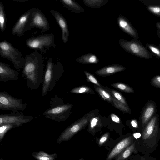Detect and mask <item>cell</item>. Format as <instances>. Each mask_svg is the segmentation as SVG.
<instances>
[{
	"mask_svg": "<svg viewBox=\"0 0 160 160\" xmlns=\"http://www.w3.org/2000/svg\"><path fill=\"white\" fill-rule=\"evenodd\" d=\"M35 28L42 30L43 32L49 30L48 21L45 15L39 8H33L31 18L28 30Z\"/></svg>",
	"mask_w": 160,
	"mask_h": 160,
	"instance_id": "obj_8",
	"label": "cell"
},
{
	"mask_svg": "<svg viewBox=\"0 0 160 160\" xmlns=\"http://www.w3.org/2000/svg\"><path fill=\"white\" fill-rule=\"evenodd\" d=\"M131 137H128L122 140L113 148L108 157L107 159L110 160L126 148L131 142Z\"/></svg>",
	"mask_w": 160,
	"mask_h": 160,
	"instance_id": "obj_18",
	"label": "cell"
},
{
	"mask_svg": "<svg viewBox=\"0 0 160 160\" xmlns=\"http://www.w3.org/2000/svg\"><path fill=\"white\" fill-rule=\"evenodd\" d=\"M19 73L10 67L9 64L0 62V81H15L18 79Z\"/></svg>",
	"mask_w": 160,
	"mask_h": 160,
	"instance_id": "obj_14",
	"label": "cell"
},
{
	"mask_svg": "<svg viewBox=\"0 0 160 160\" xmlns=\"http://www.w3.org/2000/svg\"><path fill=\"white\" fill-rule=\"evenodd\" d=\"M117 24L119 28L125 32L132 37H137V33L128 20L123 16L120 15L117 19Z\"/></svg>",
	"mask_w": 160,
	"mask_h": 160,
	"instance_id": "obj_17",
	"label": "cell"
},
{
	"mask_svg": "<svg viewBox=\"0 0 160 160\" xmlns=\"http://www.w3.org/2000/svg\"><path fill=\"white\" fill-rule=\"evenodd\" d=\"M150 83L154 87L160 88V75H156L152 78Z\"/></svg>",
	"mask_w": 160,
	"mask_h": 160,
	"instance_id": "obj_33",
	"label": "cell"
},
{
	"mask_svg": "<svg viewBox=\"0 0 160 160\" xmlns=\"http://www.w3.org/2000/svg\"><path fill=\"white\" fill-rule=\"evenodd\" d=\"M148 9L152 13L160 16V7L158 6H149Z\"/></svg>",
	"mask_w": 160,
	"mask_h": 160,
	"instance_id": "obj_34",
	"label": "cell"
},
{
	"mask_svg": "<svg viewBox=\"0 0 160 160\" xmlns=\"http://www.w3.org/2000/svg\"><path fill=\"white\" fill-rule=\"evenodd\" d=\"M126 68L119 64H114L103 67L96 71L97 74L102 77H106L117 72L124 70Z\"/></svg>",
	"mask_w": 160,
	"mask_h": 160,
	"instance_id": "obj_16",
	"label": "cell"
},
{
	"mask_svg": "<svg viewBox=\"0 0 160 160\" xmlns=\"http://www.w3.org/2000/svg\"><path fill=\"white\" fill-rule=\"evenodd\" d=\"M90 128L94 129L99 124L101 123V119L99 117H94L90 120Z\"/></svg>",
	"mask_w": 160,
	"mask_h": 160,
	"instance_id": "obj_32",
	"label": "cell"
},
{
	"mask_svg": "<svg viewBox=\"0 0 160 160\" xmlns=\"http://www.w3.org/2000/svg\"><path fill=\"white\" fill-rule=\"evenodd\" d=\"M118 42L121 47L127 52L142 58H150V55L146 49L137 42L122 38L120 39Z\"/></svg>",
	"mask_w": 160,
	"mask_h": 160,
	"instance_id": "obj_9",
	"label": "cell"
},
{
	"mask_svg": "<svg viewBox=\"0 0 160 160\" xmlns=\"http://www.w3.org/2000/svg\"><path fill=\"white\" fill-rule=\"evenodd\" d=\"M32 9L25 12L19 18L12 28V35L21 37L28 31V29L30 23L32 16Z\"/></svg>",
	"mask_w": 160,
	"mask_h": 160,
	"instance_id": "obj_10",
	"label": "cell"
},
{
	"mask_svg": "<svg viewBox=\"0 0 160 160\" xmlns=\"http://www.w3.org/2000/svg\"><path fill=\"white\" fill-rule=\"evenodd\" d=\"M25 58L22 76L26 80L28 88L32 90L37 89L42 83L44 73L43 58L35 51L26 55Z\"/></svg>",
	"mask_w": 160,
	"mask_h": 160,
	"instance_id": "obj_1",
	"label": "cell"
},
{
	"mask_svg": "<svg viewBox=\"0 0 160 160\" xmlns=\"http://www.w3.org/2000/svg\"><path fill=\"white\" fill-rule=\"evenodd\" d=\"M148 48L152 52L160 57V50L159 49L152 45H149Z\"/></svg>",
	"mask_w": 160,
	"mask_h": 160,
	"instance_id": "obj_35",
	"label": "cell"
},
{
	"mask_svg": "<svg viewBox=\"0 0 160 160\" xmlns=\"http://www.w3.org/2000/svg\"><path fill=\"white\" fill-rule=\"evenodd\" d=\"M157 27L160 30V23H157L156 24Z\"/></svg>",
	"mask_w": 160,
	"mask_h": 160,
	"instance_id": "obj_41",
	"label": "cell"
},
{
	"mask_svg": "<svg viewBox=\"0 0 160 160\" xmlns=\"http://www.w3.org/2000/svg\"><path fill=\"white\" fill-rule=\"evenodd\" d=\"M109 0H82L83 3L88 7L92 8H101L104 6Z\"/></svg>",
	"mask_w": 160,
	"mask_h": 160,
	"instance_id": "obj_23",
	"label": "cell"
},
{
	"mask_svg": "<svg viewBox=\"0 0 160 160\" xmlns=\"http://www.w3.org/2000/svg\"><path fill=\"white\" fill-rule=\"evenodd\" d=\"M111 85L113 87L126 93L134 92V91L132 88L124 83L117 82L111 84Z\"/></svg>",
	"mask_w": 160,
	"mask_h": 160,
	"instance_id": "obj_25",
	"label": "cell"
},
{
	"mask_svg": "<svg viewBox=\"0 0 160 160\" xmlns=\"http://www.w3.org/2000/svg\"><path fill=\"white\" fill-rule=\"evenodd\" d=\"M94 88L96 91L102 98L112 104V95L109 90H106L96 85H94Z\"/></svg>",
	"mask_w": 160,
	"mask_h": 160,
	"instance_id": "obj_22",
	"label": "cell"
},
{
	"mask_svg": "<svg viewBox=\"0 0 160 160\" xmlns=\"http://www.w3.org/2000/svg\"><path fill=\"white\" fill-rule=\"evenodd\" d=\"M21 99L16 98L7 91L0 92V110H7L17 112L27 108V104Z\"/></svg>",
	"mask_w": 160,
	"mask_h": 160,
	"instance_id": "obj_7",
	"label": "cell"
},
{
	"mask_svg": "<svg viewBox=\"0 0 160 160\" xmlns=\"http://www.w3.org/2000/svg\"><path fill=\"white\" fill-rule=\"evenodd\" d=\"M7 26V19L3 4L0 2V28L1 31H4Z\"/></svg>",
	"mask_w": 160,
	"mask_h": 160,
	"instance_id": "obj_24",
	"label": "cell"
},
{
	"mask_svg": "<svg viewBox=\"0 0 160 160\" xmlns=\"http://www.w3.org/2000/svg\"><path fill=\"white\" fill-rule=\"evenodd\" d=\"M13 1H14L16 2H27L30 0H12Z\"/></svg>",
	"mask_w": 160,
	"mask_h": 160,
	"instance_id": "obj_40",
	"label": "cell"
},
{
	"mask_svg": "<svg viewBox=\"0 0 160 160\" xmlns=\"http://www.w3.org/2000/svg\"><path fill=\"white\" fill-rule=\"evenodd\" d=\"M76 60L78 62L83 64H96L99 62L97 56L92 53L84 54L78 58Z\"/></svg>",
	"mask_w": 160,
	"mask_h": 160,
	"instance_id": "obj_20",
	"label": "cell"
},
{
	"mask_svg": "<svg viewBox=\"0 0 160 160\" xmlns=\"http://www.w3.org/2000/svg\"><path fill=\"white\" fill-rule=\"evenodd\" d=\"M134 148L133 144L128 147L120 155L116 160H123L127 158L130 155Z\"/></svg>",
	"mask_w": 160,
	"mask_h": 160,
	"instance_id": "obj_30",
	"label": "cell"
},
{
	"mask_svg": "<svg viewBox=\"0 0 160 160\" xmlns=\"http://www.w3.org/2000/svg\"><path fill=\"white\" fill-rule=\"evenodd\" d=\"M21 123H15L4 125L0 126V140L1 141L6 133L12 128L22 125Z\"/></svg>",
	"mask_w": 160,
	"mask_h": 160,
	"instance_id": "obj_26",
	"label": "cell"
},
{
	"mask_svg": "<svg viewBox=\"0 0 160 160\" xmlns=\"http://www.w3.org/2000/svg\"><path fill=\"white\" fill-rule=\"evenodd\" d=\"M112 121L116 123H120L121 120L120 118L114 113H111L110 115Z\"/></svg>",
	"mask_w": 160,
	"mask_h": 160,
	"instance_id": "obj_37",
	"label": "cell"
},
{
	"mask_svg": "<svg viewBox=\"0 0 160 160\" xmlns=\"http://www.w3.org/2000/svg\"><path fill=\"white\" fill-rule=\"evenodd\" d=\"M49 103L50 107L44 111L42 115L46 118L58 122L66 120L73 106L71 103H63L62 99L57 94L50 99Z\"/></svg>",
	"mask_w": 160,
	"mask_h": 160,
	"instance_id": "obj_3",
	"label": "cell"
},
{
	"mask_svg": "<svg viewBox=\"0 0 160 160\" xmlns=\"http://www.w3.org/2000/svg\"><path fill=\"white\" fill-rule=\"evenodd\" d=\"M25 44L29 48L39 50L44 53H46L47 50H49L50 48H55L56 46L53 33L32 37L26 40Z\"/></svg>",
	"mask_w": 160,
	"mask_h": 160,
	"instance_id": "obj_5",
	"label": "cell"
},
{
	"mask_svg": "<svg viewBox=\"0 0 160 160\" xmlns=\"http://www.w3.org/2000/svg\"><path fill=\"white\" fill-rule=\"evenodd\" d=\"M50 12L60 27L62 40L64 44H66L68 41L69 36L68 25L66 19L60 12L56 10L51 9Z\"/></svg>",
	"mask_w": 160,
	"mask_h": 160,
	"instance_id": "obj_12",
	"label": "cell"
},
{
	"mask_svg": "<svg viewBox=\"0 0 160 160\" xmlns=\"http://www.w3.org/2000/svg\"><path fill=\"white\" fill-rule=\"evenodd\" d=\"M133 136L135 138L138 139L141 137V134L139 132H136L133 134Z\"/></svg>",
	"mask_w": 160,
	"mask_h": 160,
	"instance_id": "obj_39",
	"label": "cell"
},
{
	"mask_svg": "<svg viewBox=\"0 0 160 160\" xmlns=\"http://www.w3.org/2000/svg\"><path fill=\"white\" fill-rule=\"evenodd\" d=\"M70 92L71 93H88L95 94L92 90L86 86H80L75 88L71 89Z\"/></svg>",
	"mask_w": 160,
	"mask_h": 160,
	"instance_id": "obj_28",
	"label": "cell"
},
{
	"mask_svg": "<svg viewBox=\"0 0 160 160\" xmlns=\"http://www.w3.org/2000/svg\"><path fill=\"white\" fill-rule=\"evenodd\" d=\"M0 55L1 57L11 61L15 68L18 70H20L24 66L25 58L22 53L7 41L0 42Z\"/></svg>",
	"mask_w": 160,
	"mask_h": 160,
	"instance_id": "obj_4",
	"label": "cell"
},
{
	"mask_svg": "<svg viewBox=\"0 0 160 160\" xmlns=\"http://www.w3.org/2000/svg\"><path fill=\"white\" fill-rule=\"evenodd\" d=\"M96 112V110L92 111L69 126L60 135L57 140L58 143L70 139L87 124L90 120L95 116Z\"/></svg>",
	"mask_w": 160,
	"mask_h": 160,
	"instance_id": "obj_6",
	"label": "cell"
},
{
	"mask_svg": "<svg viewBox=\"0 0 160 160\" xmlns=\"http://www.w3.org/2000/svg\"><path fill=\"white\" fill-rule=\"evenodd\" d=\"M156 112V106L155 102L152 100H149L143 108L139 120L143 126L147 123L155 115Z\"/></svg>",
	"mask_w": 160,
	"mask_h": 160,
	"instance_id": "obj_13",
	"label": "cell"
},
{
	"mask_svg": "<svg viewBox=\"0 0 160 160\" xmlns=\"http://www.w3.org/2000/svg\"><path fill=\"white\" fill-rule=\"evenodd\" d=\"M84 72L87 78L88 82H91L98 87H102L101 85L93 74L85 71H84Z\"/></svg>",
	"mask_w": 160,
	"mask_h": 160,
	"instance_id": "obj_31",
	"label": "cell"
},
{
	"mask_svg": "<svg viewBox=\"0 0 160 160\" xmlns=\"http://www.w3.org/2000/svg\"><path fill=\"white\" fill-rule=\"evenodd\" d=\"M109 135V133H107L104 134L100 139L99 144L101 145L105 142L108 138Z\"/></svg>",
	"mask_w": 160,
	"mask_h": 160,
	"instance_id": "obj_36",
	"label": "cell"
},
{
	"mask_svg": "<svg viewBox=\"0 0 160 160\" xmlns=\"http://www.w3.org/2000/svg\"><path fill=\"white\" fill-rule=\"evenodd\" d=\"M112 104L122 112L131 113L130 109L128 106H126L117 100L112 96Z\"/></svg>",
	"mask_w": 160,
	"mask_h": 160,
	"instance_id": "obj_27",
	"label": "cell"
},
{
	"mask_svg": "<svg viewBox=\"0 0 160 160\" xmlns=\"http://www.w3.org/2000/svg\"><path fill=\"white\" fill-rule=\"evenodd\" d=\"M37 118V116L24 115L18 112L1 114L0 126L15 123L26 124Z\"/></svg>",
	"mask_w": 160,
	"mask_h": 160,
	"instance_id": "obj_11",
	"label": "cell"
},
{
	"mask_svg": "<svg viewBox=\"0 0 160 160\" xmlns=\"http://www.w3.org/2000/svg\"><path fill=\"white\" fill-rule=\"evenodd\" d=\"M132 126L134 128H138V123L135 119H133L131 121V122Z\"/></svg>",
	"mask_w": 160,
	"mask_h": 160,
	"instance_id": "obj_38",
	"label": "cell"
},
{
	"mask_svg": "<svg viewBox=\"0 0 160 160\" xmlns=\"http://www.w3.org/2000/svg\"><path fill=\"white\" fill-rule=\"evenodd\" d=\"M109 91L112 97L117 100L125 105L128 106L125 98L120 92L114 90H111Z\"/></svg>",
	"mask_w": 160,
	"mask_h": 160,
	"instance_id": "obj_29",
	"label": "cell"
},
{
	"mask_svg": "<svg viewBox=\"0 0 160 160\" xmlns=\"http://www.w3.org/2000/svg\"><path fill=\"white\" fill-rule=\"evenodd\" d=\"M32 155L37 160H54L57 156L56 153L49 154L42 151L38 152H34Z\"/></svg>",
	"mask_w": 160,
	"mask_h": 160,
	"instance_id": "obj_21",
	"label": "cell"
},
{
	"mask_svg": "<svg viewBox=\"0 0 160 160\" xmlns=\"http://www.w3.org/2000/svg\"><path fill=\"white\" fill-rule=\"evenodd\" d=\"M59 1L64 7L73 12L78 13L85 12L82 7L74 0H59Z\"/></svg>",
	"mask_w": 160,
	"mask_h": 160,
	"instance_id": "obj_19",
	"label": "cell"
},
{
	"mask_svg": "<svg viewBox=\"0 0 160 160\" xmlns=\"http://www.w3.org/2000/svg\"><path fill=\"white\" fill-rule=\"evenodd\" d=\"M64 72L63 66L60 62L55 63L51 57L48 58L42 83V97L52 91Z\"/></svg>",
	"mask_w": 160,
	"mask_h": 160,
	"instance_id": "obj_2",
	"label": "cell"
},
{
	"mask_svg": "<svg viewBox=\"0 0 160 160\" xmlns=\"http://www.w3.org/2000/svg\"><path fill=\"white\" fill-rule=\"evenodd\" d=\"M159 114L154 115L146 125L143 132V138H148L158 130L159 125Z\"/></svg>",
	"mask_w": 160,
	"mask_h": 160,
	"instance_id": "obj_15",
	"label": "cell"
},
{
	"mask_svg": "<svg viewBox=\"0 0 160 160\" xmlns=\"http://www.w3.org/2000/svg\"><path fill=\"white\" fill-rule=\"evenodd\" d=\"M83 160L81 159V160Z\"/></svg>",
	"mask_w": 160,
	"mask_h": 160,
	"instance_id": "obj_42",
	"label": "cell"
}]
</instances>
